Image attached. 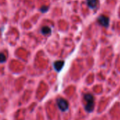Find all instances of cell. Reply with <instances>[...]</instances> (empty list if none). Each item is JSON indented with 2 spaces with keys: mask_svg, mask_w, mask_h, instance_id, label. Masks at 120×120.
Masks as SVG:
<instances>
[{
  "mask_svg": "<svg viewBox=\"0 0 120 120\" xmlns=\"http://www.w3.org/2000/svg\"><path fill=\"white\" fill-rule=\"evenodd\" d=\"M6 61V57L4 53H0V63H4Z\"/></svg>",
  "mask_w": 120,
  "mask_h": 120,
  "instance_id": "52a82bcc",
  "label": "cell"
},
{
  "mask_svg": "<svg viewBox=\"0 0 120 120\" xmlns=\"http://www.w3.org/2000/svg\"><path fill=\"white\" fill-rule=\"evenodd\" d=\"M41 33L43 34H50L51 33V28L50 27H47V26H45V27H43L42 28H41Z\"/></svg>",
  "mask_w": 120,
  "mask_h": 120,
  "instance_id": "8992f818",
  "label": "cell"
},
{
  "mask_svg": "<svg viewBox=\"0 0 120 120\" xmlns=\"http://www.w3.org/2000/svg\"><path fill=\"white\" fill-rule=\"evenodd\" d=\"M57 104H58V106L59 108V109L61 110V111H66L68 109V107H69V105H68V103L66 100L63 99V98H58L57 100Z\"/></svg>",
  "mask_w": 120,
  "mask_h": 120,
  "instance_id": "7a4b0ae2",
  "label": "cell"
},
{
  "mask_svg": "<svg viewBox=\"0 0 120 120\" xmlns=\"http://www.w3.org/2000/svg\"><path fill=\"white\" fill-rule=\"evenodd\" d=\"M87 5L91 8H95L98 3V0H86Z\"/></svg>",
  "mask_w": 120,
  "mask_h": 120,
  "instance_id": "5b68a950",
  "label": "cell"
},
{
  "mask_svg": "<svg viewBox=\"0 0 120 120\" xmlns=\"http://www.w3.org/2000/svg\"><path fill=\"white\" fill-rule=\"evenodd\" d=\"M84 100L86 101V104L85 105V110L88 112H91L94 110L95 106L94 97L90 94H86L84 95Z\"/></svg>",
  "mask_w": 120,
  "mask_h": 120,
  "instance_id": "6da1fadb",
  "label": "cell"
},
{
  "mask_svg": "<svg viewBox=\"0 0 120 120\" xmlns=\"http://www.w3.org/2000/svg\"><path fill=\"white\" fill-rule=\"evenodd\" d=\"M98 22L102 25L103 26L105 27H108V25H109V22H110V20L108 17H106L105 15H101L98 19Z\"/></svg>",
  "mask_w": 120,
  "mask_h": 120,
  "instance_id": "3957f363",
  "label": "cell"
},
{
  "mask_svg": "<svg viewBox=\"0 0 120 120\" xmlns=\"http://www.w3.org/2000/svg\"><path fill=\"white\" fill-rule=\"evenodd\" d=\"M64 61L63 60H58V61H56L53 64V66H54V68L56 71L58 72H60L61 70V69L63 68L64 66Z\"/></svg>",
  "mask_w": 120,
  "mask_h": 120,
  "instance_id": "277c9868",
  "label": "cell"
},
{
  "mask_svg": "<svg viewBox=\"0 0 120 120\" xmlns=\"http://www.w3.org/2000/svg\"><path fill=\"white\" fill-rule=\"evenodd\" d=\"M48 9H49V7L48 6H43V7L41 8L40 10H41V11L42 13H45V12H46L48 11Z\"/></svg>",
  "mask_w": 120,
  "mask_h": 120,
  "instance_id": "ba28073f",
  "label": "cell"
}]
</instances>
